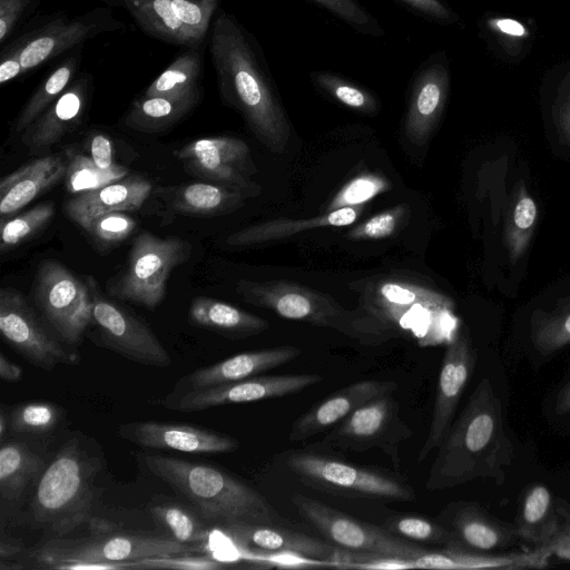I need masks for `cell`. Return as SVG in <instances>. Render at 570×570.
<instances>
[{
	"mask_svg": "<svg viewBox=\"0 0 570 570\" xmlns=\"http://www.w3.org/2000/svg\"><path fill=\"white\" fill-rule=\"evenodd\" d=\"M31 297L49 330L63 343L81 342L91 322L92 294L85 283L56 259L42 261Z\"/></svg>",
	"mask_w": 570,
	"mask_h": 570,
	"instance_id": "cell-10",
	"label": "cell"
},
{
	"mask_svg": "<svg viewBox=\"0 0 570 570\" xmlns=\"http://www.w3.org/2000/svg\"><path fill=\"white\" fill-rule=\"evenodd\" d=\"M448 91L449 73L442 63L430 65L419 73L404 125L412 144L423 146L428 142L443 112Z\"/></svg>",
	"mask_w": 570,
	"mask_h": 570,
	"instance_id": "cell-27",
	"label": "cell"
},
{
	"mask_svg": "<svg viewBox=\"0 0 570 570\" xmlns=\"http://www.w3.org/2000/svg\"><path fill=\"white\" fill-rule=\"evenodd\" d=\"M220 0H122L149 36L183 48L202 47Z\"/></svg>",
	"mask_w": 570,
	"mask_h": 570,
	"instance_id": "cell-14",
	"label": "cell"
},
{
	"mask_svg": "<svg viewBox=\"0 0 570 570\" xmlns=\"http://www.w3.org/2000/svg\"><path fill=\"white\" fill-rule=\"evenodd\" d=\"M122 439L141 448L171 450L193 454L233 452L239 442L227 434L200 426L157 421H137L121 424Z\"/></svg>",
	"mask_w": 570,
	"mask_h": 570,
	"instance_id": "cell-20",
	"label": "cell"
},
{
	"mask_svg": "<svg viewBox=\"0 0 570 570\" xmlns=\"http://www.w3.org/2000/svg\"><path fill=\"white\" fill-rule=\"evenodd\" d=\"M151 188V183L144 177L126 176L100 188L77 194L66 202L63 209L69 219L86 229L104 214L138 210Z\"/></svg>",
	"mask_w": 570,
	"mask_h": 570,
	"instance_id": "cell-25",
	"label": "cell"
},
{
	"mask_svg": "<svg viewBox=\"0 0 570 570\" xmlns=\"http://www.w3.org/2000/svg\"><path fill=\"white\" fill-rule=\"evenodd\" d=\"M79 67V56L72 55L58 63L41 81L24 104L12 124V130L21 135L72 83Z\"/></svg>",
	"mask_w": 570,
	"mask_h": 570,
	"instance_id": "cell-37",
	"label": "cell"
},
{
	"mask_svg": "<svg viewBox=\"0 0 570 570\" xmlns=\"http://www.w3.org/2000/svg\"><path fill=\"white\" fill-rule=\"evenodd\" d=\"M559 515V530L549 544L552 554L570 561V504L563 499H556Z\"/></svg>",
	"mask_w": 570,
	"mask_h": 570,
	"instance_id": "cell-52",
	"label": "cell"
},
{
	"mask_svg": "<svg viewBox=\"0 0 570 570\" xmlns=\"http://www.w3.org/2000/svg\"><path fill=\"white\" fill-rule=\"evenodd\" d=\"M148 470L188 499L198 513L218 527L233 523H274L273 507L253 488L212 465L150 454Z\"/></svg>",
	"mask_w": 570,
	"mask_h": 570,
	"instance_id": "cell-3",
	"label": "cell"
},
{
	"mask_svg": "<svg viewBox=\"0 0 570 570\" xmlns=\"http://www.w3.org/2000/svg\"><path fill=\"white\" fill-rule=\"evenodd\" d=\"M382 527L394 535L416 544L444 548L454 541L446 527L422 515L396 514L387 518Z\"/></svg>",
	"mask_w": 570,
	"mask_h": 570,
	"instance_id": "cell-42",
	"label": "cell"
},
{
	"mask_svg": "<svg viewBox=\"0 0 570 570\" xmlns=\"http://www.w3.org/2000/svg\"><path fill=\"white\" fill-rule=\"evenodd\" d=\"M284 465L306 487L345 498L383 502H410L414 490L402 480L322 453L291 450Z\"/></svg>",
	"mask_w": 570,
	"mask_h": 570,
	"instance_id": "cell-7",
	"label": "cell"
},
{
	"mask_svg": "<svg viewBox=\"0 0 570 570\" xmlns=\"http://www.w3.org/2000/svg\"><path fill=\"white\" fill-rule=\"evenodd\" d=\"M411 428L402 420L400 406L392 394L376 397L355 410L344 421L327 431L311 448L364 452L382 450L400 466V448L412 436Z\"/></svg>",
	"mask_w": 570,
	"mask_h": 570,
	"instance_id": "cell-12",
	"label": "cell"
},
{
	"mask_svg": "<svg viewBox=\"0 0 570 570\" xmlns=\"http://www.w3.org/2000/svg\"><path fill=\"white\" fill-rule=\"evenodd\" d=\"M100 465L78 436L67 440L39 478L31 502L35 521L57 537L89 524Z\"/></svg>",
	"mask_w": 570,
	"mask_h": 570,
	"instance_id": "cell-5",
	"label": "cell"
},
{
	"mask_svg": "<svg viewBox=\"0 0 570 570\" xmlns=\"http://www.w3.org/2000/svg\"><path fill=\"white\" fill-rule=\"evenodd\" d=\"M90 157L101 169H109L117 163L114 161V147L109 136L95 132L90 137Z\"/></svg>",
	"mask_w": 570,
	"mask_h": 570,
	"instance_id": "cell-53",
	"label": "cell"
},
{
	"mask_svg": "<svg viewBox=\"0 0 570 570\" xmlns=\"http://www.w3.org/2000/svg\"><path fill=\"white\" fill-rule=\"evenodd\" d=\"M10 430V414L6 413L3 406L0 411V441L4 442L7 432Z\"/></svg>",
	"mask_w": 570,
	"mask_h": 570,
	"instance_id": "cell-60",
	"label": "cell"
},
{
	"mask_svg": "<svg viewBox=\"0 0 570 570\" xmlns=\"http://www.w3.org/2000/svg\"><path fill=\"white\" fill-rule=\"evenodd\" d=\"M364 207L348 206L306 218H277L252 225L230 234L226 244L230 247H248L266 242L283 239L296 233L321 227H342L353 224L362 214Z\"/></svg>",
	"mask_w": 570,
	"mask_h": 570,
	"instance_id": "cell-30",
	"label": "cell"
},
{
	"mask_svg": "<svg viewBox=\"0 0 570 570\" xmlns=\"http://www.w3.org/2000/svg\"><path fill=\"white\" fill-rule=\"evenodd\" d=\"M91 92L87 73L75 79L67 90L22 134L21 141L31 151L48 149L81 121Z\"/></svg>",
	"mask_w": 570,
	"mask_h": 570,
	"instance_id": "cell-24",
	"label": "cell"
},
{
	"mask_svg": "<svg viewBox=\"0 0 570 570\" xmlns=\"http://www.w3.org/2000/svg\"><path fill=\"white\" fill-rule=\"evenodd\" d=\"M316 85L340 104L365 114L375 112L379 108L376 99L365 89L328 72L316 73Z\"/></svg>",
	"mask_w": 570,
	"mask_h": 570,
	"instance_id": "cell-45",
	"label": "cell"
},
{
	"mask_svg": "<svg viewBox=\"0 0 570 570\" xmlns=\"http://www.w3.org/2000/svg\"><path fill=\"white\" fill-rule=\"evenodd\" d=\"M552 556L550 546L530 552L483 553L449 544L440 550L428 551L413 560L416 569H541Z\"/></svg>",
	"mask_w": 570,
	"mask_h": 570,
	"instance_id": "cell-26",
	"label": "cell"
},
{
	"mask_svg": "<svg viewBox=\"0 0 570 570\" xmlns=\"http://www.w3.org/2000/svg\"><path fill=\"white\" fill-rule=\"evenodd\" d=\"M492 30L509 38H524L529 35L528 29L518 20L511 18H492L489 20Z\"/></svg>",
	"mask_w": 570,
	"mask_h": 570,
	"instance_id": "cell-54",
	"label": "cell"
},
{
	"mask_svg": "<svg viewBox=\"0 0 570 570\" xmlns=\"http://www.w3.org/2000/svg\"><path fill=\"white\" fill-rule=\"evenodd\" d=\"M101 1H106L107 2V1H112V0H101Z\"/></svg>",
	"mask_w": 570,
	"mask_h": 570,
	"instance_id": "cell-61",
	"label": "cell"
},
{
	"mask_svg": "<svg viewBox=\"0 0 570 570\" xmlns=\"http://www.w3.org/2000/svg\"><path fill=\"white\" fill-rule=\"evenodd\" d=\"M476 353L469 334L458 332L445 350L439 379L429 432L417 454V462L424 461L436 449L454 419L455 411L473 374Z\"/></svg>",
	"mask_w": 570,
	"mask_h": 570,
	"instance_id": "cell-18",
	"label": "cell"
},
{
	"mask_svg": "<svg viewBox=\"0 0 570 570\" xmlns=\"http://www.w3.org/2000/svg\"><path fill=\"white\" fill-rule=\"evenodd\" d=\"M291 500L298 513L330 543L355 554L354 560L368 557L416 559L430 551L311 497L294 493Z\"/></svg>",
	"mask_w": 570,
	"mask_h": 570,
	"instance_id": "cell-8",
	"label": "cell"
},
{
	"mask_svg": "<svg viewBox=\"0 0 570 570\" xmlns=\"http://www.w3.org/2000/svg\"><path fill=\"white\" fill-rule=\"evenodd\" d=\"M21 551V546L18 542L6 541L0 542V560H10Z\"/></svg>",
	"mask_w": 570,
	"mask_h": 570,
	"instance_id": "cell-59",
	"label": "cell"
},
{
	"mask_svg": "<svg viewBox=\"0 0 570 570\" xmlns=\"http://www.w3.org/2000/svg\"><path fill=\"white\" fill-rule=\"evenodd\" d=\"M557 122L561 138L570 146V91L566 94L561 101Z\"/></svg>",
	"mask_w": 570,
	"mask_h": 570,
	"instance_id": "cell-56",
	"label": "cell"
},
{
	"mask_svg": "<svg viewBox=\"0 0 570 570\" xmlns=\"http://www.w3.org/2000/svg\"><path fill=\"white\" fill-rule=\"evenodd\" d=\"M136 220L124 212H111L94 219L85 230L99 244L115 245L126 239L135 229Z\"/></svg>",
	"mask_w": 570,
	"mask_h": 570,
	"instance_id": "cell-48",
	"label": "cell"
},
{
	"mask_svg": "<svg viewBox=\"0 0 570 570\" xmlns=\"http://www.w3.org/2000/svg\"><path fill=\"white\" fill-rule=\"evenodd\" d=\"M127 174L128 169L120 164L101 169L90 156L76 154L69 156L65 185L68 193L81 194L122 179Z\"/></svg>",
	"mask_w": 570,
	"mask_h": 570,
	"instance_id": "cell-40",
	"label": "cell"
},
{
	"mask_svg": "<svg viewBox=\"0 0 570 570\" xmlns=\"http://www.w3.org/2000/svg\"><path fill=\"white\" fill-rule=\"evenodd\" d=\"M37 0H0V43L9 41L19 22L36 6Z\"/></svg>",
	"mask_w": 570,
	"mask_h": 570,
	"instance_id": "cell-51",
	"label": "cell"
},
{
	"mask_svg": "<svg viewBox=\"0 0 570 570\" xmlns=\"http://www.w3.org/2000/svg\"><path fill=\"white\" fill-rule=\"evenodd\" d=\"M168 207L178 214L219 216L240 208L246 197L217 183L197 181L161 190Z\"/></svg>",
	"mask_w": 570,
	"mask_h": 570,
	"instance_id": "cell-32",
	"label": "cell"
},
{
	"mask_svg": "<svg viewBox=\"0 0 570 570\" xmlns=\"http://www.w3.org/2000/svg\"><path fill=\"white\" fill-rule=\"evenodd\" d=\"M449 530L455 544L466 550L498 553L519 540L514 523L491 515L473 502H458L449 507Z\"/></svg>",
	"mask_w": 570,
	"mask_h": 570,
	"instance_id": "cell-23",
	"label": "cell"
},
{
	"mask_svg": "<svg viewBox=\"0 0 570 570\" xmlns=\"http://www.w3.org/2000/svg\"><path fill=\"white\" fill-rule=\"evenodd\" d=\"M60 416V407L52 402H24L10 413V431L14 434H47L56 429Z\"/></svg>",
	"mask_w": 570,
	"mask_h": 570,
	"instance_id": "cell-44",
	"label": "cell"
},
{
	"mask_svg": "<svg viewBox=\"0 0 570 570\" xmlns=\"http://www.w3.org/2000/svg\"><path fill=\"white\" fill-rule=\"evenodd\" d=\"M193 176L229 187L246 198L261 194L248 145L232 136L195 139L174 153Z\"/></svg>",
	"mask_w": 570,
	"mask_h": 570,
	"instance_id": "cell-13",
	"label": "cell"
},
{
	"mask_svg": "<svg viewBox=\"0 0 570 570\" xmlns=\"http://www.w3.org/2000/svg\"><path fill=\"white\" fill-rule=\"evenodd\" d=\"M150 513L161 529L183 543L206 544L210 537L205 519L181 503H157L150 508Z\"/></svg>",
	"mask_w": 570,
	"mask_h": 570,
	"instance_id": "cell-38",
	"label": "cell"
},
{
	"mask_svg": "<svg viewBox=\"0 0 570 570\" xmlns=\"http://www.w3.org/2000/svg\"><path fill=\"white\" fill-rule=\"evenodd\" d=\"M322 380L323 376L315 373L257 375L191 391H173L161 400V403L167 409L180 413L199 412L222 405L257 402L296 394Z\"/></svg>",
	"mask_w": 570,
	"mask_h": 570,
	"instance_id": "cell-17",
	"label": "cell"
},
{
	"mask_svg": "<svg viewBox=\"0 0 570 570\" xmlns=\"http://www.w3.org/2000/svg\"><path fill=\"white\" fill-rule=\"evenodd\" d=\"M187 320L191 326L230 340L257 335L269 326L266 320L257 315L207 296H196L191 299Z\"/></svg>",
	"mask_w": 570,
	"mask_h": 570,
	"instance_id": "cell-31",
	"label": "cell"
},
{
	"mask_svg": "<svg viewBox=\"0 0 570 570\" xmlns=\"http://www.w3.org/2000/svg\"><path fill=\"white\" fill-rule=\"evenodd\" d=\"M236 292L243 301L271 309L281 317L360 336V318L327 294L286 281L247 279L237 282Z\"/></svg>",
	"mask_w": 570,
	"mask_h": 570,
	"instance_id": "cell-11",
	"label": "cell"
},
{
	"mask_svg": "<svg viewBox=\"0 0 570 570\" xmlns=\"http://www.w3.org/2000/svg\"><path fill=\"white\" fill-rule=\"evenodd\" d=\"M331 11L352 27L362 31H372L371 16L356 0H311Z\"/></svg>",
	"mask_w": 570,
	"mask_h": 570,
	"instance_id": "cell-50",
	"label": "cell"
},
{
	"mask_svg": "<svg viewBox=\"0 0 570 570\" xmlns=\"http://www.w3.org/2000/svg\"><path fill=\"white\" fill-rule=\"evenodd\" d=\"M438 448L428 490H444L476 478L503 482L513 448L504 432L501 401L488 377L478 383Z\"/></svg>",
	"mask_w": 570,
	"mask_h": 570,
	"instance_id": "cell-2",
	"label": "cell"
},
{
	"mask_svg": "<svg viewBox=\"0 0 570 570\" xmlns=\"http://www.w3.org/2000/svg\"><path fill=\"white\" fill-rule=\"evenodd\" d=\"M67 165L68 160L61 154H53L33 159L3 176L0 180L1 219L65 179Z\"/></svg>",
	"mask_w": 570,
	"mask_h": 570,
	"instance_id": "cell-28",
	"label": "cell"
},
{
	"mask_svg": "<svg viewBox=\"0 0 570 570\" xmlns=\"http://www.w3.org/2000/svg\"><path fill=\"white\" fill-rule=\"evenodd\" d=\"M535 202L521 188L507 217L504 239L511 261L517 262L527 250L537 222Z\"/></svg>",
	"mask_w": 570,
	"mask_h": 570,
	"instance_id": "cell-39",
	"label": "cell"
},
{
	"mask_svg": "<svg viewBox=\"0 0 570 570\" xmlns=\"http://www.w3.org/2000/svg\"><path fill=\"white\" fill-rule=\"evenodd\" d=\"M421 13L438 19L449 20V10L439 0H403Z\"/></svg>",
	"mask_w": 570,
	"mask_h": 570,
	"instance_id": "cell-55",
	"label": "cell"
},
{
	"mask_svg": "<svg viewBox=\"0 0 570 570\" xmlns=\"http://www.w3.org/2000/svg\"><path fill=\"white\" fill-rule=\"evenodd\" d=\"M200 48H184L171 63L150 82L142 95L175 99H200L203 78V51Z\"/></svg>",
	"mask_w": 570,
	"mask_h": 570,
	"instance_id": "cell-34",
	"label": "cell"
},
{
	"mask_svg": "<svg viewBox=\"0 0 570 570\" xmlns=\"http://www.w3.org/2000/svg\"><path fill=\"white\" fill-rule=\"evenodd\" d=\"M391 188L383 176L364 173L348 180L327 205V210L360 206Z\"/></svg>",
	"mask_w": 570,
	"mask_h": 570,
	"instance_id": "cell-46",
	"label": "cell"
},
{
	"mask_svg": "<svg viewBox=\"0 0 570 570\" xmlns=\"http://www.w3.org/2000/svg\"><path fill=\"white\" fill-rule=\"evenodd\" d=\"M190 255L187 240L142 232L134 239L128 265L110 286V295L154 309L165 297L171 272Z\"/></svg>",
	"mask_w": 570,
	"mask_h": 570,
	"instance_id": "cell-9",
	"label": "cell"
},
{
	"mask_svg": "<svg viewBox=\"0 0 570 570\" xmlns=\"http://www.w3.org/2000/svg\"><path fill=\"white\" fill-rule=\"evenodd\" d=\"M556 410L560 414L570 413V381L558 393Z\"/></svg>",
	"mask_w": 570,
	"mask_h": 570,
	"instance_id": "cell-58",
	"label": "cell"
},
{
	"mask_svg": "<svg viewBox=\"0 0 570 570\" xmlns=\"http://www.w3.org/2000/svg\"><path fill=\"white\" fill-rule=\"evenodd\" d=\"M89 285L92 294L90 325L100 345L141 365L158 368L171 366L169 353L148 325L102 297L94 282Z\"/></svg>",
	"mask_w": 570,
	"mask_h": 570,
	"instance_id": "cell-15",
	"label": "cell"
},
{
	"mask_svg": "<svg viewBox=\"0 0 570 570\" xmlns=\"http://www.w3.org/2000/svg\"><path fill=\"white\" fill-rule=\"evenodd\" d=\"M519 539L535 548L548 547L559 530L556 499L540 483L531 484L523 493L514 522Z\"/></svg>",
	"mask_w": 570,
	"mask_h": 570,
	"instance_id": "cell-33",
	"label": "cell"
},
{
	"mask_svg": "<svg viewBox=\"0 0 570 570\" xmlns=\"http://www.w3.org/2000/svg\"><path fill=\"white\" fill-rule=\"evenodd\" d=\"M91 534L82 538L57 537L33 552L41 569H66L81 563H101L106 569L125 570L127 562L146 558L198 554L205 544L183 543L167 532L118 530L115 524L94 519Z\"/></svg>",
	"mask_w": 570,
	"mask_h": 570,
	"instance_id": "cell-4",
	"label": "cell"
},
{
	"mask_svg": "<svg viewBox=\"0 0 570 570\" xmlns=\"http://www.w3.org/2000/svg\"><path fill=\"white\" fill-rule=\"evenodd\" d=\"M226 564L209 554H188L174 557L146 558L128 562V570L169 569V570H217Z\"/></svg>",
	"mask_w": 570,
	"mask_h": 570,
	"instance_id": "cell-49",
	"label": "cell"
},
{
	"mask_svg": "<svg viewBox=\"0 0 570 570\" xmlns=\"http://www.w3.org/2000/svg\"><path fill=\"white\" fill-rule=\"evenodd\" d=\"M209 52L223 99L261 142L282 154L291 126L254 37L233 14L219 10L210 27Z\"/></svg>",
	"mask_w": 570,
	"mask_h": 570,
	"instance_id": "cell-1",
	"label": "cell"
},
{
	"mask_svg": "<svg viewBox=\"0 0 570 570\" xmlns=\"http://www.w3.org/2000/svg\"><path fill=\"white\" fill-rule=\"evenodd\" d=\"M0 332L6 343L26 361L51 371L58 364H73L78 355L38 318L26 297L13 287L0 289Z\"/></svg>",
	"mask_w": 570,
	"mask_h": 570,
	"instance_id": "cell-16",
	"label": "cell"
},
{
	"mask_svg": "<svg viewBox=\"0 0 570 570\" xmlns=\"http://www.w3.org/2000/svg\"><path fill=\"white\" fill-rule=\"evenodd\" d=\"M22 368L0 353V379L4 382L16 383L22 379Z\"/></svg>",
	"mask_w": 570,
	"mask_h": 570,
	"instance_id": "cell-57",
	"label": "cell"
},
{
	"mask_svg": "<svg viewBox=\"0 0 570 570\" xmlns=\"http://www.w3.org/2000/svg\"><path fill=\"white\" fill-rule=\"evenodd\" d=\"M367 313L380 322L397 323L410 309L426 306L452 309L450 297L429 287L400 279L375 282L366 289Z\"/></svg>",
	"mask_w": 570,
	"mask_h": 570,
	"instance_id": "cell-29",
	"label": "cell"
},
{
	"mask_svg": "<svg viewBox=\"0 0 570 570\" xmlns=\"http://www.w3.org/2000/svg\"><path fill=\"white\" fill-rule=\"evenodd\" d=\"M236 547L273 553H292L317 560L342 563L356 556L328 541L275 525L274 523H233L219 527Z\"/></svg>",
	"mask_w": 570,
	"mask_h": 570,
	"instance_id": "cell-19",
	"label": "cell"
},
{
	"mask_svg": "<svg viewBox=\"0 0 570 570\" xmlns=\"http://www.w3.org/2000/svg\"><path fill=\"white\" fill-rule=\"evenodd\" d=\"M301 353L299 347L291 345L239 353L184 375L173 391H191L257 376L295 360Z\"/></svg>",
	"mask_w": 570,
	"mask_h": 570,
	"instance_id": "cell-22",
	"label": "cell"
},
{
	"mask_svg": "<svg viewBox=\"0 0 570 570\" xmlns=\"http://www.w3.org/2000/svg\"><path fill=\"white\" fill-rule=\"evenodd\" d=\"M52 203L39 204L12 218L1 219L0 253L12 250L40 232L55 216Z\"/></svg>",
	"mask_w": 570,
	"mask_h": 570,
	"instance_id": "cell-43",
	"label": "cell"
},
{
	"mask_svg": "<svg viewBox=\"0 0 570 570\" xmlns=\"http://www.w3.org/2000/svg\"><path fill=\"white\" fill-rule=\"evenodd\" d=\"M410 207L405 204L394 206L376 214L351 229L346 237L353 240L382 239L390 237L405 220Z\"/></svg>",
	"mask_w": 570,
	"mask_h": 570,
	"instance_id": "cell-47",
	"label": "cell"
},
{
	"mask_svg": "<svg viewBox=\"0 0 570 570\" xmlns=\"http://www.w3.org/2000/svg\"><path fill=\"white\" fill-rule=\"evenodd\" d=\"M42 468V459L27 443L2 442L0 448V497L8 502L20 499Z\"/></svg>",
	"mask_w": 570,
	"mask_h": 570,
	"instance_id": "cell-36",
	"label": "cell"
},
{
	"mask_svg": "<svg viewBox=\"0 0 570 570\" xmlns=\"http://www.w3.org/2000/svg\"><path fill=\"white\" fill-rule=\"evenodd\" d=\"M124 28L108 8H94L73 18L56 17L2 46L0 85L26 76L91 38Z\"/></svg>",
	"mask_w": 570,
	"mask_h": 570,
	"instance_id": "cell-6",
	"label": "cell"
},
{
	"mask_svg": "<svg viewBox=\"0 0 570 570\" xmlns=\"http://www.w3.org/2000/svg\"><path fill=\"white\" fill-rule=\"evenodd\" d=\"M531 340L537 351L544 356L570 344V297L552 312L535 317Z\"/></svg>",
	"mask_w": 570,
	"mask_h": 570,
	"instance_id": "cell-41",
	"label": "cell"
},
{
	"mask_svg": "<svg viewBox=\"0 0 570 570\" xmlns=\"http://www.w3.org/2000/svg\"><path fill=\"white\" fill-rule=\"evenodd\" d=\"M397 389L395 381L363 380L335 391L313 405L295 420L288 434L289 441H303L325 433L344 421L365 403L392 394Z\"/></svg>",
	"mask_w": 570,
	"mask_h": 570,
	"instance_id": "cell-21",
	"label": "cell"
},
{
	"mask_svg": "<svg viewBox=\"0 0 570 570\" xmlns=\"http://www.w3.org/2000/svg\"><path fill=\"white\" fill-rule=\"evenodd\" d=\"M199 100L198 98L175 99L141 95L124 117V125L140 132H159L169 129L186 117Z\"/></svg>",
	"mask_w": 570,
	"mask_h": 570,
	"instance_id": "cell-35",
	"label": "cell"
}]
</instances>
